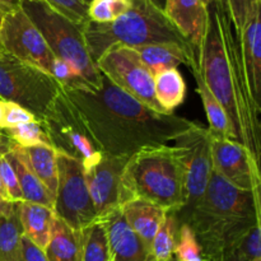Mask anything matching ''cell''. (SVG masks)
Returning <instances> with one entry per match:
<instances>
[{
    "label": "cell",
    "instance_id": "obj_15",
    "mask_svg": "<svg viewBox=\"0 0 261 261\" xmlns=\"http://www.w3.org/2000/svg\"><path fill=\"white\" fill-rule=\"evenodd\" d=\"M106 229L111 261H148L150 249L142 237L129 226L121 209L98 219Z\"/></svg>",
    "mask_w": 261,
    "mask_h": 261
},
{
    "label": "cell",
    "instance_id": "obj_48",
    "mask_svg": "<svg viewBox=\"0 0 261 261\" xmlns=\"http://www.w3.org/2000/svg\"><path fill=\"white\" fill-rule=\"evenodd\" d=\"M148 261H154V260H153V259H150V260H148Z\"/></svg>",
    "mask_w": 261,
    "mask_h": 261
},
{
    "label": "cell",
    "instance_id": "obj_6",
    "mask_svg": "<svg viewBox=\"0 0 261 261\" xmlns=\"http://www.w3.org/2000/svg\"><path fill=\"white\" fill-rule=\"evenodd\" d=\"M20 9L38 28L54 56L73 64L88 86L98 89L102 73L91 60L83 27L71 22L43 0H20Z\"/></svg>",
    "mask_w": 261,
    "mask_h": 261
},
{
    "label": "cell",
    "instance_id": "obj_22",
    "mask_svg": "<svg viewBox=\"0 0 261 261\" xmlns=\"http://www.w3.org/2000/svg\"><path fill=\"white\" fill-rule=\"evenodd\" d=\"M81 231H74L55 217L50 240L43 250L47 261H81Z\"/></svg>",
    "mask_w": 261,
    "mask_h": 261
},
{
    "label": "cell",
    "instance_id": "obj_37",
    "mask_svg": "<svg viewBox=\"0 0 261 261\" xmlns=\"http://www.w3.org/2000/svg\"><path fill=\"white\" fill-rule=\"evenodd\" d=\"M19 261H47L43 250L36 246L32 241L23 234L22 246H20Z\"/></svg>",
    "mask_w": 261,
    "mask_h": 261
},
{
    "label": "cell",
    "instance_id": "obj_19",
    "mask_svg": "<svg viewBox=\"0 0 261 261\" xmlns=\"http://www.w3.org/2000/svg\"><path fill=\"white\" fill-rule=\"evenodd\" d=\"M7 155L17 177L23 201L40 204V205L54 209L55 199L36 176L24 148L12 140L8 148Z\"/></svg>",
    "mask_w": 261,
    "mask_h": 261
},
{
    "label": "cell",
    "instance_id": "obj_44",
    "mask_svg": "<svg viewBox=\"0 0 261 261\" xmlns=\"http://www.w3.org/2000/svg\"><path fill=\"white\" fill-rule=\"evenodd\" d=\"M3 18H4V14H2V13H0V27H2V23H3ZM0 50H2V48H0Z\"/></svg>",
    "mask_w": 261,
    "mask_h": 261
},
{
    "label": "cell",
    "instance_id": "obj_32",
    "mask_svg": "<svg viewBox=\"0 0 261 261\" xmlns=\"http://www.w3.org/2000/svg\"><path fill=\"white\" fill-rule=\"evenodd\" d=\"M3 132L13 142H15L18 145L23 148L35 147V145H48V147H51L42 125L37 120L17 125V126L3 130Z\"/></svg>",
    "mask_w": 261,
    "mask_h": 261
},
{
    "label": "cell",
    "instance_id": "obj_17",
    "mask_svg": "<svg viewBox=\"0 0 261 261\" xmlns=\"http://www.w3.org/2000/svg\"><path fill=\"white\" fill-rule=\"evenodd\" d=\"M130 48L153 76L161 71L177 68L181 64L190 69L198 65V55L191 48L178 43H152Z\"/></svg>",
    "mask_w": 261,
    "mask_h": 261
},
{
    "label": "cell",
    "instance_id": "obj_23",
    "mask_svg": "<svg viewBox=\"0 0 261 261\" xmlns=\"http://www.w3.org/2000/svg\"><path fill=\"white\" fill-rule=\"evenodd\" d=\"M191 71H193V75L196 82V91H198L199 96H200L201 101H203L206 119H208L209 122V132L213 135H219V137L233 139L228 117H227L226 112H224L221 103L217 101L216 97L213 96V93L209 91L206 84L204 83L203 78L200 75V71H199V64L193 66Z\"/></svg>",
    "mask_w": 261,
    "mask_h": 261
},
{
    "label": "cell",
    "instance_id": "obj_13",
    "mask_svg": "<svg viewBox=\"0 0 261 261\" xmlns=\"http://www.w3.org/2000/svg\"><path fill=\"white\" fill-rule=\"evenodd\" d=\"M211 149L214 172L240 190H260V163L241 143L211 133Z\"/></svg>",
    "mask_w": 261,
    "mask_h": 261
},
{
    "label": "cell",
    "instance_id": "obj_31",
    "mask_svg": "<svg viewBox=\"0 0 261 261\" xmlns=\"http://www.w3.org/2000/svg\"><path fill=\"white\" fill-rule=\"evenodd\" d=\"M173 259L175 261H204L198 239L190 226L186 223L178 224Z\"/></svg>",
    "mask_w": 261,
    "mask_h": 261
},
{
    "label": "cell",
    "instance_id": "obj_39",
    "mask_svg": "<svg viewBox=\"0 0 261 261\" xmlns=\"http://www.w3.org/2000/svg\"><path fill=\"white\" fill-rule=\"evenodd\" d=\"M15 203H10V201L5 200L0 196V214H8L13 208H14Z\"/></svg>",
    "mask_w": 261,
    "mask_h": 261
},
{
    "label": "cell",
    "instance_id": "obj_14",
    "mask_svg": "<svg viewBox=\"0 0 261 261\" xmlns=\"http://www.w3.org/2000/svg\"><path fill=\"white\" fill-rule=\"evenodd\" d=\"M130 157L103 155L86 171V181L96 209L97 219H102L122 204V177Z\"/></svg>",
    "mask_w": 261,
    "mask_h": 261
},
{
    "label": "cell",
    "instance_id": "obj_36",
    "mask_svg": "<svg viewBox=\"0 0 261 261\" xmlns=\"http://www.w3.org/2000/svg\"><path fill=\"white\" fill-rule=\"evenodd\" d=\"M35 116L19 105L2 99V114H0V127L2 130L10 129L24 122L35 121Z\"/></svg>",
    "mask_w": 261,
    "mask_h": 261
},
{
    "label": "cell",
    "instance_id": "obj_47",
    "mask_svg": "<svg viewBox=\"0 0 261 261\" xmlns=\"http://www.w3.org/2000/svg\"><path fill=\"white\" fill-rule=\"evenodd\" d=\"M255 261H261V259H257V260H255Z\"/></svg>",
    "mask_w": 261,
    "mask_h": 261
},
{
    "label": "cell",
    "instance_id": "obj_1",
    "mask_svg": "<svg viewBox=\"0 0 261 261\" xmlns=\"http://www.w3.org/2000/svg\"><path fill=\"white\" fill-rule=\"evenodd\" d=\"M103 155L132 157L167 145L194 125L175 114H158L112 84L102 74L98 89L63 88Z\"/></svg>",
    "mask_w": 261,
    "mask_h": 261
},
{
    "label": "cell",
    "instance_id": "obj_11",
    "mask_svg": "<svg viewBox=\"0 0 261 261\" xmlns=\"http://www.w3.org/2000/svg\"><path fill=\"white\" fill-rule=\"evenodd\" d=\"M173 142L182 155L185 168V205L176 213V218L180 224L204 195L213 172L211 132L194 122L188 132L176 138Z\"/></svg>",
    "mask_w": 261,
    "mask_h": 261
},
{
    "label": "cell",
    "instance_id": "obj_46",
    "mask_svg": "<svg viewBox=\"0 0 261 261\" xmlns=\"http://www.w3.org/2000/svg\"><path fill=\"white\" fill-rule=\"evenodd\" d=\"M83 2H84V3H86V4H87V5H88V4H89V3H91V2H92V0H83Z\"/></svg>",
    "mask_w": 261,
    "mask_h": 261
},
{
    "label": "cell",
    "instance_id": "obj_33",
    "mask_svg": "<svg viewBox=\"0 0 261 261\" xmlns=\"http://www.w3.org/2000/svg\"><path fill=\"white\" fill-rule=\"evenodd\" d=\"M223 3L233 25L234 35L239 38L251 13L257 5H261V0H223Z\"/></svg>",
    "mask_w": 261,
    "mask_h": 261
},
{
    "label": "cell",
    "instance_id": "obj_26",
    "mask_svg": "<svg viewBox=\"0 0 261 261\" xmlns=\"http://www.w3.org/2000/svg\"><path fill=\"white\" fill-rule=\"evenodd\" d=\"M31 166L38 180L55 199L58 189V161L56 150L48 145H35L24 148Z\"/></svg>",
    "mask_w": 261,
    "mask_h": 261
},
{
    "label": "cell",
    "instance_id": "obj_2",
    "mask_svg": "<svg viewBox=\"0 0 261 261\" xmlns=\"http://www.w3.org/2000/svg\"><path fill=\"white\" fill-rule=\"evenodd\" d=\"M205 32L199 47V71L228 117L233 139L260 163L261 105L254 98L239 40L223 0L206 8Z\"/></svg>",
    "mask_w": 261,
    "mask_h": 261
},
{
    "label": "cell",
    "instance_id": "obj_30",
    "mask_svg": "<svg viewBox=\"0 0 261 261\" xmlns=\"http://www.w3.org/2000/svg\"><path fill=\"white\" fill-rule=\"evenodd\" d=\"M133 0H92L87 8L88 20L110 23L124 15L132 8Z\"/></svg>",
    "mask_w": 261,
    "mask_h": 261
},
{
    "label": "cell",
    "instance_id": "obj_28",
    "mask_svg": "<svg viewBox=\"0 0 261 261\" xmlns=\"http://www.w3.org/2000/svg\"><path fill=\"white\" fill-rule=\"evenodd\" d=\"M178 222L176 214L168 212L161 224L160 229L153 239L150 246V256L154 261H171L173 260V250L177 237Z\"/></svg>",
    "mask_w": 261,
    "mask_h": 261
},
{
    "label": "cell",
    "instance_id": "obj_5",
    "mask_svg": "<svg viewBox=\"0 0 261 261\" xmlns=\"http://www.w3.org/2000/svg\"><path fill=\"white\" fill-rule=\"evenodd\" d=\"M83 35L94 65L99 56L115 45L138 47L172 42L191 48L195 53L165 13L149 0H133L132 8L114 22L96 23L88 20L83 25Z\"/></svg>",
    "mask_w": 261,
    "mask_h": 261
},
{
    "label": "cell",
    "instance_id": "obj_25",
    "mask_svg": "<svg viewBox=\"0 0 261 261\" xmlns=\"http://www.w3.org/2000/svg\"><path fill=\"white\" fill-rule=\"evenodd\" d=\"M23 228L18 203L8 214H0V261H19Z\"/></svg>",
    "mask_w": 261,
    "mask_h": 261
},
{
    "label": "cell",
    "instance_id": "obj_41",
    "mask_svg": "<svg viewBox=\"0 0 261 261\" xmlns=\"http://www.w3.org/2000/svg\"><path fill=\"white\" fill-rule=\"evenodd\" d=\"M201 3H203V5L205 8H208V7H211V5H213V4H216V3H218L219 0H200Z\"/></svg>",
    "mask_w": 261,
    "mask_h": 261
},
{
    "label": "cell",
    "instance_id": "obj_21",
    "mask_svg": "<svg viewBox=\"0 0 261 261\" xmlns=\"http://www.w3.org/2000/svg\"><path fill=\"white\" fill-rule=\"evenodd\" d=\"M23 234L41 250H45L51 236L55 213L54 209L40 204L22 201L18 203Z\"/></svg>",
    "mask_w": 261,
    "mask_h": 261
},
{
    "label": "cell",
    "instance_id": "obj_7",
    "mask_svg": "<svg viewBox=\"0 0 261 261\" xmlns=\"http://www.w3.org/2000/svg\"><path fill=\"white\" fill-rule=\"evenodd\" d=\"M60 91L50 74L0 50V98L19 105L42 122Z\"/></svg>",
    "mask_w": 261,
    "mask_h": 261
},
{
    "label": "cell",
    "instance_id": "obj_34",
    "mask_svg": "<svg viewBox=\"0 0 261 261\" xmlns=\"http://www.w3.org/2000/svg\"><path fill=\"white\" fill-rule=\"evenodd\" d=\"M261 222L255 223L249 229L237 246L236 256L240 261H255L261 259Z\"/></svg>",
    "mask_w": 261,
    "mask_h": 261
},
{
    "label": "cell",
    "instance_id": "obj_18",
    "mask_svg": "<svg viewBox=\"0 0 261 261\" xmlns=\"http://www.w3.org/2000/svg\"><path fill=\"white\" fill-rule=\"evenodd\" d=\"M261 5H257L237 38L254 98H261ZM261 105V103H260Z\"/></svg>",
    "mask_w": 261,
    "mask_h": 261
},
{
    "label": "cell",
    "instance_id": "obj_20",
    "mask_svg": "<svg viewBox=\"0 0 261 261\" xmlns=\"http://www.w3.org/2000/svg\"><path fill=\"white\" fill-rule=\"evenodd\" d=\"M121 212L129 226L142 237L147 246H152L153 239L160 229L167 209L153 204L150 201L134 199L121 205Z\"/></svg>",
    "mask_w": 261,
    "mask_h": 261
},
{
    "label": "cell",
    "instance_id": "obj_27",
    "mask_svg": "<svg viewBox=\"0 0 261 261\" xmlns=\"http://www.w3.org/2000/svg\"><path fill=\"white\" fill-rule=\"evenodd\" d=\"M81 261H111L106 229L98 219L81 229Z\"/></svg>",
    "mask_w": 261,
    "mask_h": 261
},
{
    "label": "cell",
    "instance_id": "obj_38",
    "mask_svg": "<svg viewBox=\"0 0 261 261\" xmlns=\"http://www.w3.org/2000/svg\"><path fill=\"white\" fill-rule=\"evenodd\" d=\"M18 8H20V0H0V13L2 14H8Z\"/></svg>",
    "mask_w": 261,
    "mask_h": 261
},
{
    "label": "cell",
    "instance_id": "obj_9",
    "mask_svg": "<svg viewBox=\"0 0 261 261\" xmlns=\"http://www.w3.org/2000/svg\"><path fill=\"white\" fill-rule=\"evenodd\" d=\"M58 189L54 213L74 231L97 221L96 209L86 181V168L79 161L56 152Z\"/></svg>",
    "mask_w": 261,
    "mask_h": 261
},
{
    "label": "cell",
    "instance_id": "obj_24",
    "mask_svg": "<svg viewBox=\"0 0 261 261\" xmlns=\"http://www.w3.org/2000/svg\"><path fill=\"white\" fill-rule=\"evenodd\" d=\"M185 93V82L177 68L168 69L154 75L155 98L167 114H173V110L182 103Z\"/></svg>",
    "mask_w": 261,
    "mask_h": 261
},
{
    "label": "cell",
    "instance_id": "obj_12",
    "mask_svg": "<svg viewBox=\"0 0 261 261\" xmlns=\"http://www.w3.org/2000/svg\"><path fill=\"white\" fill-rule=\"evenodd\" d=\"M0 48L51 75L56 58L38 28L20 8L8 13L0 27Z\"/></svg>",
    "mask_w": 261,
    "mask_h": 261
},
{
    "label": "cell",
    "instance_id": "obj_29",
    "mask_svg": "<svg viewBox=\"0 0 261 261\" xmlns=\"http://www.w3.org/2000/svg\"><path fill=\"white\" fill-rule=\"evenodd\" d=\"M10 142L12 139L7 134H4V132L0 133V182H2L3 190H4L5 198L8 201L22 203V193H20L17 177H15V173L7 155Z\"/></svg>",
    "mask_w": 261,
    "mask_h": 261
},
{
    "label": "cell",
    "instance_id": "obj_16",
    "mask_svg": "<svg viewBox=\"0 0 261 261\" xmlns=\"http://www.w3.org/2000/svg\"><path fill=\"white\" fill-rule=\"evenodd\" d=\"M165 14L198 54L208 19V9L203 3L200 0H166Z\"/></svg>",
    "mask_w": 261,
    "mask_h": 261
},
{
    "label": "cell",
    "instance_id": "obj_35",
    "mask_svg": "<svg viewBox=\"0 0 261 261\" xmlns=\"http://www.w3.org/2000/svg\"><path fill=\"white\" fill-rule=\"evenodd\" d=\"M50 4L54 9L60 12L75 24L83 27L88 22L87 8L88 5L83 0H43Z\"/></svg>",
    "mask_w": 261,
    "mask_h": 261
},
{
    "label": "cell",
    "instance_id": "obj_40",
    "mask_svg": "<svg viewBox=\"0 0 261 261\" xmlns=\"http://www.w3.org/2000/svg\"><path fill=\"white\" fill-rule=\"evenodd\" d=\"M155 8H158L160 10H162L165 13V5H166V0H149Z\"/></svg>",
    "mask_w": 261,
    "mask_h": 261
},
{
    "label": "cell",
    "instance_id": "obj_45",
    "mask_svg": "<svg viewBox=\"0 0 261 261\" xmlns=\"http://www.w3.org/2000/svg\"><path fill=\"white\" fill-rule=\"evenodd\" d=\"M0 114H2V98H0ZM2 127H0V133H2Z\"/></svg>",
    "mask_w": 261,
    "mask_h": 261
},
{
    "label": "cell",
    "instance_id": "obj_3",
    "mask_svg": "<svg viewBox=\"0 0 261 261\" xmlns=\"http://www.w3.org/2000/svg\"><path fill=\"white\" fill-rule=\"evenodd\" d=\"M257 222H261L260 190H240L213 171L205 193L182 223L195 233L204 261H222L236 251Z\"/></svg>",
    "mask_w": 261,
    "mask_h": 261
},
{
    "label": "cell",
    "instance_id": "obj_42",
    "mask_svg": "<svg viewBox=\"0 0 261 261\" xmlns=\"http://www.w3.org/2000/svg\"><path fill=\"white\" fill-rule=\"evenodd\" d=\"M222 261H240V260H239V257L236 256V254H234V252H233V254H231V255H229V256L224 257V259L222 260Z\"/></svg>",
    "mask_w": 261,
    "mask_h": 261
},
{
    "label": "cell",
    "instance_id": "obj_8",
    "mask_svg": "<svg viewBox=\"0 0 261 261\" xmlns=\"http://www.w3.org/2000/svg\"><path fill=\"white\" fill-rule=\"evenodd\" d=\"M50 145L58 153L79 161L89 170L102 160L99 150L81 114L61 88L54 103L41 122Z\"/></svg>",
    "mask_w": 261,
    "mask_h": 261
},
{
    "label": "cell",
    "instance_id": "obj_10",
    "mask_svg": "<svg viewBox=\"0 0 261 261\" xmlns=\"http://www.w3.org/2000/svg\"><path fill=\"white\" fill-rule=\"evenodd\" d=\"M96 66L112 84L158 114L167 112L154 94V76L139 61L133 48L115 45L102 54Z\"/></svg>",
    "mask_w": 261,
    "mask_h": 261
},
{
    "label": "cell",
    "instance_id": "obj_43",
    "mask_svg": "<svg viewBox=\"0 0 261 261\" xmlns=\"http://www.w3.org/2000/svg\"><path fill=\"white\" fill-rule=\"evenodd\" d=\"M0 196H2L3 199H5V200H7V198H5V194H4V190H3L2 182H0Z\"/></svg>",
    "mask_w": 261,
    "mask_h": 261
},
{
    "label": "cell",
    "instance_id": "obj_4",
    "mask_svg": "<svg viewBox=\"0 0 261 261\" xmlns=\"http://www.w3.org/2000/svg\"><path fill=\"white\" fill-rule=\"evenodd\" d=\"M134 199L150 201L175 214L184 208L185 168L175 145L148 148L129 158L122 177V204Z\"/></svg>",
    "mask_w": 261,
    "mask_h": 261
}]
</instances>
